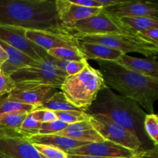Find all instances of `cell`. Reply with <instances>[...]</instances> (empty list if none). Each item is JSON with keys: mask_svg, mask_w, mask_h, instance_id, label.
Segmentation results:
<instances>
[{"mask_svg": "<svg viewBox=\"0 0 158 158\" xmlns=\"http://www.w3.org/2000/svg\"><path fill=\"white\" fill-rule=\"evenodd\" d=\"M78 47L86 60H99L117 62L124 54L120 51L99 43L79 41Z\"/></svg>", "mask_w": 158, "mask_h": 158, "instance_id": "cell-18", "label": "cell"}, {"mask_svg": "<svg viewBox=\"0 0 158 158\" xmlns=\"http://www.w3.org/2000/svg\"><path fill=\"white\" fill-rule=\"evenodd\" d=\"M0 25L37 30L64 28L52 0H0Z\"/></svg>", "mask_w": 158, "mask_h": 158, "instance_id": "cell-3", "label": "cell"}, {"mask_svg": "<svg viewBox=\"0 0 158 158\" xmlns=\"http://www.w3.org/2000/svg\"><path fill=\"white\" fill-rule=\"evenodd\" d=\"M79 41L99 43L120 51L124 54L138 52L147 57L157 56L158 45L144 40L137 34L111 33L104 35H78Z\"/></svg>", "mask_w": 158, "mask_h": 158, "instance_id": "cell-5", "label": "cell"}, {"mask_svg": "<svg viewBox=\"0 0 158 158\" xmlns=\"http://www.w3.org/2000/svg\"><path fill=\"white\" fill-rule=\"evenodd\" d=\"M106 86L100 71L88 63L79 73L67 76L60 91L70 104L85 111L96 100L99 91Z\"/></svg>", "mask_w": 158, "mask_h": 158, "instance_id": "cell-4", "label": "cell"}, {"mask_svg": "<svg viewBox=\"0 0 158 158\" xmlns=\"http://www.w3.org/2000/svg\"><path fill=\"white\" fill-rule=\"evenodd\" d=\"M52 61L57 69H60V70L62 71V72L66 73V66H67V64L69 63V61H66V60H60V59L54 58V57H52Z\"/></svg>", "mask_w": 158, "mask_h": 158, "instance_id": "cell-37", "label": "cell"}, {"mask_svg": "<svg viewBox=\"0 0 158 158\" xmlns=\"http://www.w3.org/2000/svg\"><path fill=\"white\" fill-rule=\"evenodd\" d=\"M116 63L132 72L143 76L158 78L157 56L142 59L131 56L127 54H123Z\"/></svg>", "mask_w": 158, "mask_h": 158, "instance_id": "cell-17", "label": "cell"}, {"mask_svg": "<svg viewBox=\"0 0 158 158\" xmlns=\"http://www.w3.org/2000/svg\"><path fill=\"white\" fill-rule=\"evenodd\" d=\"M0 45L6 51L8 56L7 60L0 67L1 72L4 73L11 76L19 69L35 66L40 63V62L35 61L33 59L23 53V52L6 44L1 40H0Z\"/></svg>", "mask_w": 158, "mask_h": 158, "instance_id": "cell-16", "label": "cell"}, {"mask_svg": "<svg viewBox=\"0 0 158 158\" xmlns=\"http://www.w3.org/2000/svg\"><path fill=\"white\" fill-rule=\"evenodd\" d=\"M0 153L10 158H41L27 138L14 133L0 132Z\"/></svg>", "mask_w": 158, "mask_h": 158, "instance_id": "cell-12", "label": "cell"}, {"mask_svg": "<svg viewBox=\"0 0 158 158\" xmlns=\"http://www.w3.org/2000/svg\"><path fill=\"white\" fill-rule=\"evenodd\" d=\"M57 120L63 123L69 124L78 123L81 121L89 120L90 115L83 110H68V111H56L54 112Z\"/></svg>", "mask_w": 158, "mask_h": 158, "instance_id": "cell-26", "label": "cell"}, {"mask_svg": "<svg viewBox=\"0 0 158 158\" xmlns=\"http://www.w3.org/2000/svg\"><path fill=\"white\" fill-rule=\"evenodd\" d=\"M89 122L105 141L112 142L133 152L143 150L138 137L128 130L101 114L90 115Z\"/></svg>", "mask_w": 158, "mask_h": 158, "instance_id": "cell-7", "label": "cell"}, {"mask_svg": "<svg viewBox=\"0 0 158 158\" xmlns=\"http://www.w3.org/2000/svg\"><path fill=\"white\" fill-rule=\"evenodd\" d=\"M65 28L75 37L111 33L137 34L126 27L118 18L106 12L104 9L97 15L80 20Z\"/></svg>", "mask_w": 158, "mask_h": 158, "instance_id": "cell-6", "label": "cell"}, {"mask_svg": "<svg viewBox=\"0 0 158 158\" xmlns=\"http://www.w3.org/2000/svg\"><path fill=\"white\" fill-rule=\"evenodd\" d=\"M26 37L37 46L48 50L56 48L78 46L79 40L66 28L51 29H26Z\"/></svg>", "mask_w": 158, "mask_h": 158, "instance_id": "cell-9", "label": "cell"}, {"mask_svg": "<svg viewBox=\"0 0 158 158\" xmlns=\"http://www.w3.org/2000/svg\"><path fill=\"white\" fill-rule=\"evenodd\" d=\"M134 155L137 158H158V147L151 149L140 150L134 152Z\"/></svg>", "mask_w": 158, "mask_h": 158, "instance_id": "cell-35", "label": "cell"}, {"mask_svg": "<svg viewBox=\"0 0 158 158\" xmlns=\"http://www.w3.org/2000/svg\"><path fill=\"white\" fill-rule=\"evenodd\" d=\"M147 136L154 146L158 147V117L155 114H147L143 122Z\"/></svg>", "mask_w": 158, "mask_h": 158, "instance_id": "cell-27", "label": "cell"}, {"mask_svg": "<svg viewBox=\"0 0 158 158\" xmlns=\"http://www.w3.org/2000/svg\"><path fill=\"white\" fill-rule=\"evenodd\" d=\"M120 21L132 32H143L151 28L158 27V19L150 17H120Z\"/></svg>", "mask_w": 158, "mask_h": 158, "instance_id": "cell-21", "label": "cell"}, {"mask_svg": "<svg viewBox=\"0 0 158 158\" xmlns=\"http://www.w3.org/2000/svg\"><path fill=\"white\" fill-rule=\"evenodd\" d=\"M31 143H40V144H46L54 146L60 149L63 150L65 152L80 148V147L86 145V142L77 141L73 140L69 137H63V136L56 135V134H49V135H38L32 136V137L27 138Z\"/></svg>", "mask_w": 158, "mask_h": 158, "instance_id": "cell-19", "label": "cell"}, {"mask_svg": "<svg viewBox=\"0 0 158 158\" xmlns=\"http://www.w3.org/2000/svg\"><path fill=\"white\" fill-rule=\"evenodd\" d=\"M15 87V82L10 75L0 73V97L9 94Z\"/></svg>", "mask_w": 158, "mask_h": 158, "instance_id": "cell-31", "label": "cell"}, {"mask_svg": "<svg viewBox=\"0 0 158 158\" xmlns=\"http://www.w3.org/2000/svg\"><path fill=\"white\" fill-rule=\"evenodd\" d=\"M8 56L7 53L6 52V51L3 49V48L2 47L1 45H0V67L3 65V63L7 60Z\"/></svg>", "mask_w": 158, "mask_h": 158, "instance_id": "cell-39", "label": "cell"}, {"mask_svg": "<svg viewBox=\"0 0 158 158\" xmlns=\"http://www.w3.org/2000/svg\"><path fill=\"white\" fill-rule=\"evenodd\" d=\"M0 158H10V157H7V156L4 155V154H1V153H0Z\"/></svg>", "mask_w": 158, "mask_h": 158, "instance_id": "cell-41", "label": "cell"}, {"mask_svg": "<svg viewBox=\"0 0 158 158\" xmlns=\"http://www.w3.org/2000/svg\"><path fill=\"white\" fill-rule=\"evenodd\" d=\"M67 126V123H63L57 119L52 121L47 122V123H42L39 134H42V135L55 134L66 129Z\"/></svg>", "mask_w": 158, "mask_h": 158, "instance_id": "cell-30", "label": "cell"}, {"mask_svg": "<svg viewBox=\"0 0 158 158\" xmlns=\"http://www.w3.org/2000/svg\"><path fill=\"white\" fill-rule=\"evenodd\" d=\"M0 73H1V69H0Z\"/></svg>", "mask_w": 158, "mask_h": 158, "instance_id": "cell-43", "label": "cell"}, {"mask_svg": "<svg viewBox=\"0 0 158 158\" xmlns=\"http://www.w3.org/2000/svg\"><path fill=\"white\" fill-rule=\"evenodd\" d=\"M35 106L29 104L19 103L13 101L8 97L7 95H3L0 97V115L8 113L22 112L29 114L35 110Z\"/></svg>", "mask_w": 158, "mask_h": 158, "instance_id": "cell-24", "label": "cell"}, {"mask_svg": "<svg viewBox=\"0 0 158 158\" xmlns=\"http://www.w3.org/2000/svg\"><path fill=\"white\" fill-rule=\"evenodd\" d=\"M117 18L120 17H150L158 19V5L148 1H122L121 3L104 9Z\"/></svg>", "mask_w": 158, "mask_h": 158, "instance_id": "cell-14", "label": "cell"}, {"mask_svg": "<svg viewBox=\"0 0 158 158\" xmlns=\"http://www.w3.org/2000/svg\"><path fill=\"white\" fill-rule=\"evenodd\" d=\"M34 120L40 123H47L56 120L54 111L46 109H35L30 113Z\"/></svg>", "mask_w": 158, "mask_h": 158, "instance_id": "cell-32", "label": "cell"}, {"mask_svg": "<svg viewBox=\"0 0 158 158\" xmlns=\"http://www.w3.org/2000/svg\"><path fill=\"white\" fill-rule=\"evenodd\" d=\"M56 91L57 89L50 86L30 83H15V89L8 94V97L13 101L32 105L38 108Z\"/></svg>", "mask_w": 158, "mask_h": 158, "instance_id": "cell-11", "label": "cell"}, {"mask_svg": "<svg viewBox=\"0 0 158 158\" xmlns=\"http://www.w3.org/2000/svg\"><path fill=\"white\" fill-rule=\"evenodd\" d=\"M41 124L42 123L34 120L33 117L29 113L27 114L25 120H23V123H22L21 127L19 130L18 134L26 137V138L38 135L39 133H40Z\"/></svg>", "mask_w": 158, "mask_h": 158, "instance_id": "cell-28", "label": "cell"}, {"mask_svg": "<svg viewBox=\"0 0 158 158\" xmlns=\"http://www.w3.org/2000/svg\"><path fill=\"white\" fill-rule=\"evenodd\" d=\"M130 158H137V157H135V156H134V155H133L132 157H130Z\"/></svg>", "mask_w": 158, "mask_h": 158, "instance_id": "cell-42", "label": "cell"}, {"mask_svg": "<svg viewBox=\"0 0 158 158\" xmlns=\"http://www.w3.org/2000/svg\"><path fill=\"white\" fill-rule=\"evenodd\" d=\"M27 114L26 113L15 112L0 115V132L18 134Z\"/></svg>", "mask_w": 158, "mask_h": 158, "instance_id": "cell-20", "label": "cell"}, {"mask_svg": "<svg viewBox=\"0 0 158 158\" xmlns=\"http://www.w3.org/2000/svg\"><path fill=\"white\" fill-rule=\"evenodd\" d=\"M47 54L54 58L66 61H80L85 60L83 53L80 50L78 46H70V47H60L49 49Z\"/></svg>", "mask_w": 158, "mask_h": 158, "instance_id": "cell-25", "label": "cell"}, {"mask_svg": "<svg viewBox=\"0 0 158 158\" xmlns=\"http://www.w3.org/2000/svg\"><path fill=\"white\" fill-rule=\"evenodd\" d=\"M89 115L101 114L135 134L140 140L143 150L151 149L154 144L143 128L145 112L135 101L105 87L99 91L96 100L87 110Z\"/></svg>", "mask_w": 158, "mask_h": 158, "instance_id": "cell-2", "label": "cell"}, {"mask_svg": "<svg viewBox=\"0 0 158 158\" xmlns=\"http://www.w3.org/2000/svg\"><path fill=\"white\" fill-rule=\"evenodd\" d=\"M97 1L103 9H106L120 4L123 0H97Z\"/></svg>", "mask_w": 158, "mask_h": 158, "instance_id": "cell-38", "label": "cell"}, {"mask_svg": "<svg viewBox=\"0 0 158 158\" xmlns=\"http://www.w3.org/2000/svg\"><path fill=\"white\" fill-rule=\"evenodd\" d=\"M55 134L69 137L77 141L86 142V143H97V142L105 141L94 128L90 130H81V131H66L63 130Z\"/></svg>", "mask_w": 158, "mask_h": 158, "instance_id": "cell-23", "label": "cell"}, {"mask_svg": "<svg viewBox=\"0 0 158 158\" xmlns=\"http://www.w3.org/2000/svg\"><path fill=\"white\" fill-rule=\"evenodd\" d=\"M41 158H68V154L63 150L54 146L40 143H32Z\"/></svg>", "mask_w": 158, "mask_h": 158, "instance_id": "cell-29", "label": "cell"}, {"mask_svg": "<svg viewBox=\"0 0 158 158\" xmlns=\"http://www.w3.org/2000/svg\"><path fill=\"white\" fill-rule=\"evenodd\" d=\"M26 29L17 26L0 25V40L21 51L37 62L48 56L47 52L26 37Z\"/></svg>", "mask_w": 158, "mask_h": 158, "instance_id": "cell-10", "label": "cell"}, {"mask_svg": "<svg viewBox=\"0 0 158 158\" xmlns=\"http://www.w3.org/2000/svg\"><path fill=\"white\" fill-rule=\"evenodd\" d=\"M36 109H46L54 111L79 110L77 107L73 106L65 98L61 91H56L49 100Z\"/></svg>", "mask_w": 158, "mask_h": 158, "instance_id": "cell-22", "label": "cell"}, {"mask_svg": "<svg viewBox=\"0 0 158 158\" xmlns=\"http://www.w3.org/2000/svg\"><path fill=\"white\" fill-rule=\"evenodd\" d=\"M56 10L59 21L64 27L97 15L103 8H87L74 4L70 0H56Z\"/></svg>", "mask_w": 158, "mask_h": 158, "instance_id": "cell-13", "label": "cell"}, {"mask_svg": "<svg viewBox=\"0 0 158 158\" xmlns=\"http://www.w3.org/2000/svg\"><path fill=\"white\" fill-rule=\"evenodd\" d=\"M106 87L135 101L148 114H154L158 98V78L128 70L116 62L97 60Z\"/></svg>", "mask_w": 158, "mask_h": 158, "instance_id": "cell-1", "label": "cell"}, {"mask_svg": "<svg viewBox=\"0 0 158 158\" xmlns=\"http://www.w3.org/2000/svg\"><path fill=\"white\" fill-rule=\"evenodd\" d=\"M72 2L74 4L79 5L80 6H83V7L87 8H103L101 5L98 2L97 0H75V1H72Z\"/></svg>", "mask_w": 158, "mask_h": 158, "instance_id": "cell-36", "label": "cell"}, {"mask_svg": "<svg viewBox=\"0 0 158 158\" xmlns=\"http://www.w3.org/2000/svg\"><path fill=\"white\" fill-rule=\"evenodd\" d=\"M68 158H114V157H97V156H91V155H74V154H68Z\"/></svg>", "mask_w": 158, "mask_h": 158, "instance_id": "cell-40", "label": "cell"}, {"mask_svg": "<svg viewBox=\"0 0 158 158\" xmlns=\"http://www.w3.org/2000/svg\"><path fill=\"white\" fill-rule=\"evenodd\" d=\"M66 154L74 155H91L102 157L130 158L134 155V152L112 142L104 141L87 143L80 148L71 150L66 152Z\"/></svg>", "mask_w": 158, "mask_h": 158, "instance_id": "cell-15", "label": "cell"}, {"mask_svg": "<svg viewBox=\"0 0 158 158\" xmlns=\"http://www.w3.org/2000/svg\"><path fill=\"white\" fill-rule=\"evenodd\" d=\"M88 64L87 60H80V61H70L66 66V73L67 76L74 75V74L79 73L81 72L86 65Z\"/></svg>", "mask_w": 158, "mask_h": 158, "instance_id": "cell-33", "label": "cell"}, {"mask_svg": "<svg viewBox=\"0 0 158 158\" xmlns=\"http://www.w3.org/2000/svg\"><path fill=\"white\" fill-rule=\"evenodd\" d=\"M137 35L148 41L158 45V27L151 28L143 32H137Z\"/></svg>", "mask_w": 158, "mask_h": 158, "instance_id": "cell-34", "label": "cell"}, {"mask_svg": "<svg viewBox=\"0 0 158 158\" xmlns=\"http://www.w3.org/2000/svg\"><path fill=\"white\" fill-rule=\"evenodd\" d=\"M67 74L56 67L48 55L37 66L19 69L11 75L15 83H30L60 89Z\"/></svg>", "mask_w": 158, "mask_h": 158, "instance_id": "cell-8", "label": "cell"}]
</instances>
